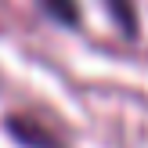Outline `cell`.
Here are the masks:
<instances>
[{
	"instance_id": "obj_1",
	"label": "cell",
	"mask_w": 148,
	"mask_h": 148,
	"mask_svg": "<svg viewBox=\"0 0 148 148\" xmlns=\"http://www.w3.org/2000/svg\"><path fill=\"white\" fill-rule=\"evenodd\" d=\"M7 130H11L14 141L25 145V148H54V137L43 127H36L33 119H25V116H11V119H7Z\"/></svg>"
},
{
	"instance_id": "obj_2",
	"label": "cell",
	"mask_w": 148,
	"mask_h": 148,
	"mask_svg": "<svg viewBox=\"0 0 148 148\" xmlns=\"http://www.w3.org/2000/svg\"><path fill=\"white\" fill-rule=\"evenodd\" d=\"M108 11V18L119 25V33L127 36V40H137V33H141V25H137V11H134V0H101Z\"/></svg>"
},
{
	"instance_id": "obj_3",
	"label": "cell",
	"mask_w": 148,
	"mask_h": 148,
	"mask_svg": "<svg viewBox=\"0 0 148 148\" xmlns=\"http://www.w3.org/2000/svg\"><path fill=\"white\" fill-rule=\"evenodd\" d=\"M40 4H43V11H47L58 25H65V29H76L79 25V7H76V0H40Z\"/></svg>"
}]
</instances>
